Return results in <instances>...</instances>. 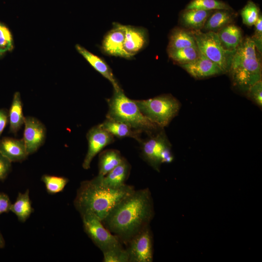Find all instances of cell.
Wrapping results in <instances>:
<instances>
[{
	"mask_svg": "<svg viewBox=\"0 0 262 262\" xmlns=\"http://www.w3.org/2000/svg\"><path fill=\"white\" fill-rule=\"evenodd\" d=\"M154 215L150 190H134L120 201L102 221L105 228L126 244L135 234L149 226Z\"/></svg>",
	"mask_w": 262,
	"mask_h": 262,
	"instance_id": "6da1fadb",
	"label": "cell"
},
{
	"mask_svg": "<svg viewBox=\"0 0 262 262\" xmlns=\"http://www.w3.org/2000/svg\"><path fill=\"white\" fill-rule=\"evenodd\" d=\"M102 177L82 181L74 200L76 209L82 214L91 213L102 221L112 210L134 190L133 186L125 184L119 188L104 185Z\"/></svg>",
	"mask_w": 262,
	"mask_h": 262,
	"instance_id": "7a4b0ae2",
	"label": "cell"
},
{
	"mask_svg": "<svg viewBox=\"0 0 262 262\" xmlns=\"http://www.w3.org/2000/svg\"><path fill=\"white\" fill-rule=\"evenodd\" d=\"M251 37L243 39L231 54L228 72L233 86L246 92L250 86L262 80V64Z\"/></svg>",
	"mask_w": 262,
	"mask_h": 262,
	"instance_id": "3957f363",
	"label": "cell"
},
{
	"mask_svg": "<svg viewBox=\"0 0 262 262\" xmlns=\"http://www.w3.org/2000/svg\"><path fill=\"white\" fill-rule=\"evenodd\" d=\"M107 118L125 123L133 129L145 132L149 135L160 128L145 116L134 100L128 98L122 89L115 91L112 97L107 100Z\"/></svg>",
	"mask_w": 262,
	"mask_h": 262,
	"instance_id": "277c9868",
	"label": "cell"
},
{
	"mask_svg": "<svg viewBox=\"0 0 262 262\" xmlns=\"http://www.w3.org/2000/svg\"><path fill=\"white\" fill-rule=\"evenodd\" d=\"M134 101L142 114L160 128L167 126L180 108V101L171 94Z\"/></svg>",
	"mask_w": 262,
	"mask_h": 262,
	"instance_id": "5b68a950",
	"label": "cell"
},
{
	"mask_svg": "<svg viewBox=\"0 0 262 262\" xmlns=\"http://www.w3.org/2000/svg\"><path fill=\"white\" fill-rule=\"evenodd\" d=\"M191 33L199 52L218 66L223 73L228 72L231 54L224 49L217 33L200 30H193Z\"/></svg>",
	"mask_w": 262,
	"mask_h": 262,
	"instance_id": "8992f818",
	"label": "cell"
},
{
	"mask_svg": "<svg viewBox=\"0 0 262 262\" xmlns=\"http://www.w3.org/2000/svg\"><path fill=\"white\" fill-rule=\"evenodd\" d=\"M81 215L84 231L102 253L121 244L119 239L104 227L102 221L95 215L89 212Z\"/></svg>",
	"mask_w": 262,
	"mask_h": 262,
	"instance_id": "52a82bcc",
	"label": "cell"
},
{
	"mask_svg": "<svg viewBox=\"0 0 262 262\" xmlns=\"http://www.w3.org/2000/svg\"><path fill=\"white\" fill-rule=\"evenodd\" d=\"M126 244L129 262H152V236L149 226L131 237Z\"/></svg>",
	"mask_w": 262,
	"mask_h": 262,
	"instance_id": "ba28073f",
	"label": "cell"
},
{
	"mask_svg": "<svg viewBox=\"0 0 262 262\" xmlns=\"http://www.w3.org/2000/svg\"><path fill=\"white\" fill-rule=\"evenodd\" d=\"M141 151L143 158L155 170L160 171L161 154L163 149L170 144L163 129L149 137L141 141Z\"/></svg>",
	"mask_w": 262,
	"mask_h": 262,
	"instance_id": "9c48e42d",
	"label": "cell"
},
{
	"mask_svg": "<svg viewBox=\"0 0 262 262\" xmlns=\"http://www.w3.org/2000/svg\"><path fill=\"white\" fill-rule=\"evenodd\" d=\"M88 149L82 163V167L88 169L92 161L107 146L113 143L114 136L102 128L100 124L92 127L86 134Z\"/></svg>",
	"mask_w": 262,
	"mask_h": 262,
	"instance_id": "30bf717a",
	"label": "cell"
},
{
	"mask_svg": "<svg viewBox=\"0 0 262 262\" xmlns=\"http://www.w3.org/2000/svg\"><path fill=\"white\" fill-rule=\"evenodd\" d=\"M23 140L29 155L35 152L44 143L47 130L38 119L26 116L24 121Z\"/></svg>",
	"mask_w": 262,
	"mask_h": 262,
	"instance_id": "8fae6325",
	"label": "cell"
},
{
	"mask_svg": "<svg viewBox=\"0 0 262 262\" xmlns=\"http://www.w3.org/2000/svg\"><path fill=\"white\" fill-rule=\"evenodd\" d=\"M124 25L114 23L104 37L101 49L107 55L129 59L124 49Z\"/></svg>",
	"mask_w": 262,
	"mask_h": 262,
	"instance_id": "7c38bea8",
	"label": "cell"
},
{
	"mask_svg": "<svg viewBox=\"0 0 262 262\" xmlns=\"http://www.w3.org/2000/svg\"><path fill=\"white\" fill-rule=\"evenodd\" d=\"M124 49L128 58H131L147 45L148 37L147 31L141 27L124 25Z\"/></svg>",
	"mask_w": 262,
	"mask_h": 262,
	"instance_id": "4fadbf2b",
	"label": "cell"
},
{
	"mask_svg": "<svg viewBox=\"0 0 262 262\" xmlns=\"http://www.w3.org/2000/svg\"><path fill=\"white\" fill-rule=\"evenodd\" d=\"M180 66L196 79H201L223 73L218 66L201 53L194 61Z\"/></svg>",
	"mask_w": 262,
	"mask_h": 262,
	"instance_id": "5bb4252c",
	"label": "cell"
},
{
	"mask_svg": "<svg viewBox=\"0 0 262 262\" xmlns=\"http://www.w3.org/2000/svg\"><path fill=\"white\" fill-rule=\"evenodd\" d=\"M0 152L12 162H21L29 155L23 139L4 137L0 139Z\"/></svg>",
	"mask_w": 262,
	"mask_h": 262,
	"instance_id": "9a60e30c",
	"label": "cell"
},
{
	"mask_svg": "<svg viewBox=\"0 0 262 262\" xmlns=\"http://www.w3.org/2000/svg\"><path fill=\"white\" fill-rule=\"evenodd\" d=\"M76 49L96 71L111 82L115 91L122 89L112 69L103 60L78 44L76 45Z\"/></svg>",
	"mask_w": 262,
	"mask_h": 262,
	"instance_id": "2e32d148",
	"label": "cell"
},
{
	"mask_svg": "<svg viewBox=\"0 0 262 262\" xmlns=\"http://www.w3.org/2000/svg\"><path fill=\"white\" fill-rule=\"evenodd\" d=\"M100 124L103 129L114 136L119 138L131 137L140 143L142 141L141 135L143 131L133 129L125 123L106 118Z\"/></svg>",
	"mask_w": 262,
	"mask_h": 262,
	"instance_id": "e0dca14e",
	"label": "cell"
},
{
	"mask_svg": "<svg viewBox=\"0 0 262 262\" xmlns=\"http://www.w3.org/2000/svg\"><path fill=\"white\" fill-rule=\"evenodd\" d=\"M224 49L232 54L242 42L241 30L234 24H228L216 32Z\"/></svg>",
	"mask_w": 262,
	"mask_h": 262,
	"instance_id": "ac0fdd59",
	"label": "cell"
},
{
	"mask_svg": "<svg viewBox=\"0 0 262 262\" xmlns=\"http://www.w3.org/2000/svg\"><path fill=\"white\" fill-rule=\"evenodd\" d=\"M131 166L126 159L117 166L102 177L103 183L112 188H119L126 184L131 171Z\"/></svg>",
	"mask_w": 262,
	"mask_h": 262,
	"instance_id": "d6986e66",
	"label": "cell"
},
{
	"mask_svg": "<svg viewBox=\"0 0 262 262\" xmlns=\"http://www.w3.org/2000/svg\"><path fill=\"white\" fill-rule=\"evenodd\" d=\"M213 11L185 9L181 14L180 21L186 28L193 30H200L203 29L207 19Z\"/></svg>",
	"mask_w": 262,
	"mask_h": 262,
	"instance_id": "ffe728a7",
	"label": "cell"
},
{
	"mask_svg": "<svg viewBox=\"0 0 262 262\" xmlns=\"http://www.w3.org/2000/svg\"><path fill=\"white\" fill-rule=\"evenodd\" d=\"M25 117L23 113V103L19 92L15 93L8 111L9 132L16 134L24 124Z\"/></svg>",
	"mask_w": 262,
	"mask_h": 262,
	"instance_id": "44dd1931",
	"label": "cell"
},
{
	"mask_svg": "<svg viewBox=\"0 0 262 262\" xmlns=\"http://www.w3.org/2000/svg\"><path fill=\"white\" fill-rule=\"evenodd\" d=\"M235 15L233 9L215 10L207 19L203 29L205 31L216 33L230 24L233 20Z\"/></svg>",
	"mask_w": 262,
	"mask_h": 262,
	"instance_id": "7402d4cb",
	"label": "cell"
},
{
	"mask_svg": "<svg viewBox=\"0 0 262 262\" xmlns=\"http://www.w3.org/2000/svg\"><path fill=\"white\" fill-rule=\"evenodd\" d=\"M124 159L116 149H109L101 151L98 158V175L104 176L119 164Z\"/></svg>",
	"mask_w": 262,
	"mask_h": 262,
	"instance_id": "603a6c76",
	"label": "cell"
},
{
	"mask_svg": "<svg viewBox=\"0 0 262 262\" xmlns=\"http://www.w3.org/2000/svg\"><path fill=\"white\" fill-rule=\"evenodd\" d=\"M191 47H197L191 32L180 28L173 30L169 36L167 50Z\"/></svg>",
	"mask_w": 262,
	"mask_h": 262,
	"instance_id": "cb8c5ba5",
	"label": "cell"
},
{
	"mask_svg": "<svg viewBox=\"0 0 262 262\" xmlns=\"http://www.w3.org/2000/svg\"><path fill=\"white\" fill-rule=\"evenodd\" d=\"M10 211L17 216L21 222H25L33 212L28 189L24 193H19L14 203H12Z\"/></svg>",
	"mask_w": 262,
	"mask_h": 262,
	"instance_id": "d4e9b609",
	"label": "cell"
},
{
	"mask_svg": "<svg viewBox=\"0 0 262 262\" xmlns=\"http://www.w3.org/2000/svg\"><path fill=\"white\" fill-rule=\"evenodd\" d=\"M169 58L180 65L190 63L200 55L197 47H187L182 49L167 50Z\"/></svg>",
	"mask_w": 262,
	"mask_h": 262,
	"instance_id": "484cf974",
	"label": "cell"
},
{
	"mask_svg": "<svg viewBox=\"0 0 262 262\" xmlns=\"http://www.w3.org/2000/svg\"><path fill=\"white\" fill-rule=\"evenodd\" d=\"M185 9H196L207 11L232 10L229 4L219 0H192L187 5Z\"/></svg>",
	"mask_w": 262,
	"mask_h": 262,
	"instance_id": "4316f807",
	"label": "cell"
},
{
	"mask_svg": "<svg viewBox=\"0 0 262 262\" xmlns=\"http://www.w3.org/2000/svg\"><path fill=\"white\" fill-rule=\"evenodd\" d=\"M41 180L45 185L47 191L50 194H55L63 190L68 182V179L66 177L43 175Z\"/></svg>",
	"mask_w": 262,
	"mask_h": 262,
	"instance_id": "83f0119b",
	"label": "cell"
},
{
	"mask_svg": "<svg viewBox=\"0 0 262 262\" xmlns=\"http://www.w3.org/2000/svg\"><path fill=\"white\" fill-rule=\"evenodd\" d=\"M260 15L259 7L251 0L248 1L241 11L243 23L248 26L254 25Z\"/></svg>",
	"mask_w": 262,
	"mask_h": 262,
	"instance_id": "f1b7e54d",
	"label": "cell"
},
{
	"mask_svg": "<svg viewBox=\"0 0 262 262\" xmlns=\"http://www.w3.org/2000/svg\"><path fill=\"white\" fill-rule=\"evenodd\" d=\"M104 262H129V255L121 244L103 252Z\"/></svg>",
	"mask_w": 262,
	"mask_h": 262,
	"instance_id": "f546056e",
	"label": "cell"
},
{
	"mask_svg": "<svg viewBox=\"0 0 262 262\" xmlns=\"http://www.w3.org/2000/svg\"><path fill=\"white\" fill-rule=\"evenodd\" d=\"M13 41L12 34L9 29L0 22V51L3 53L12 50Z\"/></svg>",
	"mask_w": 262,
	"mask_h": 262,
	"instance_id": "4dcf8cb0",
	"label": "cell"
},
{
	"mask_svg": "<svg viewBox=\"0 0 262 262\" xmlns=\"http://www.w3.org/2000/svg\"><path fill=\"white\" fill-rule=\"evenodd\" d=\"M247 96L259 107L262 106V81L257 82L246 92Z\"/></svg>",
	"mask_w": 262,
	"mask_h": 262,
	"instance_id": "1f68e13d",
	"label": "cell"
},
{
	"mask_svg": "<svg viewBox=\"0 0 262 262\" xmlns=\"http://www.w3.org/2000/svg\"><path fill=\"white\" fill-rule=\"evenodd\" d=\"M255 32L251 38L257 51L261 53L262 50V16L261 14L254 25Z\"/></svg>",
	"mask_w": 262,
	"mask_h": 262,
	"instance_id": "d6a6232c",
	"label": "cell"
},
{
	"mask_svg": "<svg viewBox=\"0 0 262 262\" xmlns=\"http://www.w3.org/2000/svg\"><path fill=\"white\" fill-rule=\"evenodd\" d=\"M11 169L12 162L0 152V180L5 179Z\"/></svg>",
	"mask_w": 262,
	"mask_h": 262,
	"instance_id": "836d02e7",
	"label": "cell"
},
{
	"mask_svg": "<svg viewBox=\"0 0 262 262\" xmlns=\"http://www.w3.org/2000/svg\"><path fill=\"white\" fill-rule=\"evenodd\" d=\"M12 203L6 194L0 193V214L10 211Z\"/></svg>",
	"mask_w": 262,
	"mask_h": 262,
	"instance_id": "e575fe53",
	"label": "cell"
},
{
	"mask_svg": "<svg viewBox=\"0 0 262 262\" xmlns=\"http://www.w3.org/2000/svg\"><path fill=\"white\" fill-rule=\"evenodd\" d=\"M171 144L166 146L162 150L160 158L161 164L170 163L174 160V157L171 150Z\"/></svg>",
	"mask_w": 262,
	"mask_h": 262,
	"instance_id": "d590c367",
	"label": "cell"
},
{
	"mask_svg": "<svg viewBox=\"0 0 262 262\" xmlns=\"http://www.w3.org/2000/svg\"><path fill=\"white\" fill-rule=\"evenodd\" d=\"M8 122V111L5 108L0 109V139L1 134Z\"/></svg>",
	"mask_w": 262,
	"mask_h": 262,
	"instance_id": "8d00e7d4",
	"label": "cell"
},
{
	"mask_svg": "<svg viewBox=\"0 0 262 262\" xmlns=\"http://www.w3.org/2000/svg\"><path fill=\"white\" fill-rule=\"evenodd\" d=\"M5 240L3 237L2 235L0 232V248H3L5 246Z\"/></svg>",
	"mask_w": 262,
	"mask_h": 262,
	"instance_id": "74e56055",
	"label": "cell"
},
{
	"mask_svg": "<svg viewBox=\"0 0 262 262\" xmlns=\"http://www.w3.org/2000/svg\"><path fill=\"white\" fill-rule=\"evenodd\" d=\"M3 53L0 51V56H2Z\"/></svg>",
	"mask_w": 262,
	"mask_h": 262,
	"instance_id": "f35d334b",
	"label": "cell"
}]
</instances>
